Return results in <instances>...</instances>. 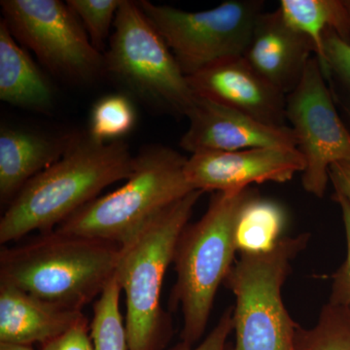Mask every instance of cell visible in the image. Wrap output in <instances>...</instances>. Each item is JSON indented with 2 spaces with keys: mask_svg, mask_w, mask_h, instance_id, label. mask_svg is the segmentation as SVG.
<instances>
[{
  "mask_svg": "<svg viewBox=\"0 0 350 350\" xmlns=\"http://www.w3.org/2000/svg\"><path fill=\"white\" fill-rule=\"evenodd\" d=\"M135 158L122 140L103 142L89 131L79 133L68 151L27 182L8 204L0 220V243H12L33 231H54L103 189L126 180Z\"/></svg>",
  "mask_w": 350,
  "mask_h": 350,
  "instance_id": "6da1fadb",
  "label": "cell"
},
{
  "mask_svg": "<svg viewBox=\"0 0 350 350\" xmlns=\"http://www.w3.org/2000/svg\"><path fill=\"white\" fill-rule=\"evenodd\" d=\"M119 255L117 244L56 230L42 232L21 245L2 246L0 283L83 310L114 278Z\"/></svg>",
  "mask_w": 350,
  "mask_h": 350,
  "instance_id": "7a4b0ae2",
  "label": "cell"
},
{
  "mask_svg": "<svg viewBox=\"0 0 350 350\" xmlns=\"http://www.w3.org/2000/svg\"><path fill=\"white\" fill-rule=\"evenodd\" d=\"M258 194L252 187L214 193L204 216L188 223L177 239L172 259L176 282L170 310L180 308L181 342L195 345L204 336L218 288L234 264L239 216Z\"/></svg>",
  "mask_w": 350,
  "mask_h": 350,
  "instance_id": "3957f363",
  "label": "cell"
},
{
  "mask_svg": "<svg viewBox=\"0 0 350 350\" xmlns=\"http://www.w3.org/2000/svg\"><path fill=\"white\" fill-rule=\"evenodd\" d=\"M204 193L193 191L163 209L120 246L115 278L125 294L129 350H162L170 340L172 319L161 300L163 280L177 239Z\"/></svg>",
  "mask_w": 350,
  "mask_h": 350,
  "instance_id": "277c9868",
  "label": "cell"
},
{
  "mask_svg": "<svg viewBox=\"0 0 350 350\" xmlns=\"http://www.w3.org/2000/svg\"><path fill=\"white\" fill-rule=\"evenodd\" d=\"M187 161L163 145L144 147L122 187L92 200L56 231L124 245L161 211L195 191L186 177Z\"/></svg>",
  "mask_w": 350,
  "mask_h": 350,
  "instance_id": "5b68a950",
  "label": "cell"
},
{
  "mask_svg": "<svg viewBox=\"0 0 350 350\" xmlns=\"http://www.w3.org/2000/svg\"><path fill=\"white\" fill-rule=\"evenodd\" d=\"M310 238L308 232L282 237L269 252L241 253L234 262L223 283L236 297L232 350H297L300 324L288 313L282 291Z\"/></svg>",
  "mask_w": 350,
  "mask_h": 350,
  "instance_id": "8992f818",
  "label": "cell"
},
{
  "mask_svg": "<svg viewBox=\"0 0 350 350\" xmlns=\"http://www.w3.org/2000/svg\"><path fill=\"white\" fill-rule=\"evenodd\" d=\"M105 56V75L152 109L187 116L197 94L137 1L122 0Z\"/></svg>",
  "mask_w": 350,
  "mask_h": 350,
  "instance_id": "52a82bcc",
  "label": "cell"
},
{
  "mask_svg": "<svg viewBox=\"0 0 350 350\" xmlns=\"http://www.w3.org/2000/svg\"><path fill=\"white\" fill-rule=\"evenodd\" d=\"M137 2L186 77L243 57L265 6L261 0H228L209 10L188 12L147 0Z\"/></svg>",
  "mask_w": 350,
  "mask_h": 350,
  "instance_id": "ba28073f",
  "label": "cell"
},
{
  "mask_svg": "<svg viewBox=\"0 0 350 350\" xmlns=\"http://www.w3.org/2000/svg\"><path fill=\"white\" fill-rule=\"evenodd\" d=\"M0 6L14 38L57 77L81 85L105 75V56L68 4L59 0H2Z\"/></svg>",
  "mask_w": 350,
  "mask_h": 350,
  "instance_id": "9c48e42d",
  "label": "cell"
},
{
  "mask_svg": "<svg viewBox=\"0 0 350 350\" xmlns=\"http://www.w3.org/2000/svg\"><path fill=\"white\" fill-rule=\"evenodd\" d=\"M286 120L305 159L301 184L315 197L325 195L333 163L350 162V131L338 107L317 57L306 64L298 86L286 96Z\"/></svg>",
  "mask_w": 350,
  "mask_h": 350,
  "instance_id": "30bf717a",
  "label": "cell"
},
{
  "mask_svg": "<svg viewBox=\"0 0 350 350\" xmlns=\"http://www.w3.org/2000/svg\"><path fill=\"white\" fill-rule=\"evenodd\" d=\"M305 167V159L298 149L264 147L193 154L188 158L185 174L194 190L230 192L254 183H284Z\"/></svg>",
  "mask_w": 350,
  "mask_h": 350,
  "instance_id": "8fae6325",
  "label": "cell"
},
{
  "mask_svg": "<svg viewBox=\"0 0 350 350\" xmlns=\"http://www.w3.org/2000/svg\"><path fill=\"white\" fill-rule=\"evenodd\" d=\"M188 130L179 145L183 150L234 152L264 147L297 148V138L290 126L266 125L247 115L197 96L187 114Z\"/></svg>",
  "mask_w": 350,
  "mask_h": 350,
  "instance_id": "7c38bea8",
  "label": "cell"
},
{
  "mask_svg": "<svg viewBox=\"0 0 350 350\" xmlns=\"http://www.w3.org/2000/svg\"><path fill=\"white\" fill-rule=\"evenodd\" d=\"M187 79L197 96L266 125L286 126V94L258 75L243 57L213 64Z\"/></svg>",
  "mask_w": 350,
  "mask_h": 350,
  "instance_id": "4fadbf2b",
  "label": "cell"
},
{
  "mask_svg": "<svg viewBox=\"0 0 350 350\" xmlns=\"http://www.w3.org/2000/svg\"><path fill=\"white\" fill-rule=\"evenodd\" d=\"M312 54V40L288 24L278 9L260 16L243 57L258 75L287 96L298 86Z\"/></svg>",
  "mask_w": 350,
  "mask_h": 350,
  "instance_id": "5bb4252c",
  "label": "cell"
},
{
  "mask_svg": "<svg viewBox=\"0 0 350 350\" xmlns=\"http://www.w3.org/2000/svg\"><path fill=\"white\" fill-rule=\"evenodd\" d=\"M79 133L53 135L2 125L0 130V200L9 204L36 175L57 163Z\"/></svg>",
  "mask_w": 350,
  "mask_h": 350,
  "instance_id": "9a60e30c",
  "label": "cell"
},
{
  "mask_svg": "<svg viewBox=\"0 0 350 350\" xmlns=\"http://www.w3.org/2000/svg\"><path fill=\"white\" fill-rule=\"evenodd\" d=\"M82 310L42 300L0 283V342L43 345L85 319Z\"/></svg>",
  "mask_w": 350,
  "mask_h": 350,
  "instance_id": "2e32d148",
  "label": "cell"
},
{
  "mask_svg": "<svg viewBox=\"0 0 350 350\" xmlns=\"http://www.w3.org/2000/svg\"><path fill=\"white\" fill-rule=\"evenodd\" d=\"M0 100L36 112L54 107V87L33 59L0 21Z\"/></svg>",
  "mask_w": 350,
  "mask_h": 350,
  "instance_id": "e0dca14e",
  "label": "cell"
},
{
  "mask_svg": "<svg viewBox=\"0 0 350 350\" xmlns=\"http://www.w3.org/2000/svg\"><path fill=\"white\" fill-rule=\"evenodd\" d=\"M278 10L288 24L312 40L319 63L327 31L350 43V15L342 0H282Z\"/></svg>",
  "mask_w": 350,
  "mask_h": 350,
  "instance_id": "ac0fdd59",
  "label": "cell"
},
{
  "mask_svg": "<svg viewBox=\"0 0 350 350\" xmlns=\"http://www.w3.org/2000/svg\"><path fill=\"white\" fill-rule=\"evenodd\" d=\"M286 225V213L278 202L260 194L244 206L236 231L239 253H266L275 248Z\"/></svg>",
  "mask_w": 350,
  "mask_h": 350,
  "instance_id": "d6986e66",
  "label": "cell"
},
{
  "mask_svg": "<svg viewBox=\"0 0 350 350\" xmlns=\"http://www.w3.org/2000/svg\"><path fill=\"white\" fill-rule=\"evenodd\" d=\"M121 288L112 278L94 304L90 334L94 350H129L125 319L120 312Z\"/></svg>",
  "mask_w": 350,
  "mask_h": 350,
  "instance_id": "ffe728a7",
  "label": "cell"
},
{
  "mask_svg": "<svg viewBox=\"0 0 350 350\" xmlns=\"http://www.w3.org/2000/svg\"><path fill=\"white\" fill-rule=\"evenodd\" d=\"M297 350H350V308L327 303L312 328L298 327Z\"/></svg>",
  "mask_w": 350,
  "mask_h": 350,
  "instance_id": "44dd1931",
  "label": "cell"
},
{
  "mask_svg": "<svg viewBox=\"0 0 350 350\" xmlns=\"http://www.w3.org/2000/svg\"><path fill=\"white\" fill-rule=\"evenodd\" d=\"M320 64L336 105L342 110L345 124L350 131V43L336 32L327 31Z\"/></svg>",
  "mask_w": 350,
  "mask_h": 350,
  "instance_id": "7402d4cb",
  "label": "cell"
},
{
  "mask_svg": "<svg viewBox=\"0 0 350 350\" xmlns=\"http://www.w3.org/2000/svg\"><path fill=\"white\" fill-rule=\"evenodd\" d=\"M137 113L126 94L103 96L92 109L89 133L103 142H115L133 130Z\"/></svg>",
  "mask_w": 350,
  "mask_h": 350,
  "instance_id": "603a6c76",
  "label": "cell"
},
{
  "mask_svg": "<svg viewBox=\"0 0 350 350\" xmlns=\"http://www.w3.org/2000/svg\"><path fill=\"white\" fill-rule=\"evenodd\" d=\"M122 0H68L66 4L77 16L92 44L103 52L109 38Z\"/></svg>",
  "mask_w": 350,
  "mask_h": 350,
  "instance_id": "cb8c5ba5",
  "label": "cell"
},
{
  "mask_svg": "<svg viewBox=\"0 0 350 350\" xmlns=\"http://www.w3.org/2000/svg\"><path fill=\"white\" fill-rule=\"evenodd\" d=\"M333 200L342 209L347 236V253L344 264L334 273L329 304L350 308V202L344 196L335 193Z\"/></svg>",
  "mask_w": 350,
  "mask_h": 350,
  "instance_id": "d4e9b609",
  "label": "cell"
},
{
  "mask_svg": "<svg viewBox=\"0 0 350 350\" xmlns=\"http://www.w3.org/2000/svg\"><path fill=\"white\" fill-rule=\"evenodd\" d=\"M234 306L228 308L207 337L197 347L180 342L169 350H226L230 334L234 331Z\"/></svg>",
  "mask_w": 350,
  "mask_h": 350,
  "instance_id": "484cf974",
  "label": "cell"
},
{
  "mask_svg": "<svg viewBox=\"0 0 350 350\" xmlns=\"http://www.w3.org/2000/svg\"><path fill=\"white\" fill-rule=\"evenodd\" d=\"M40 350H94L87 317L59 337L41 345Z\"/></svg>",
  "mask_w": 350,
  "mask_h": 350,
  "instance_id": "4316f807",
  "label": "cell"
},
{
  "mask_svg": "<svg viewBox=\"0 0 350 350\" xmlns=\"http://www.w3.org/2000/svg\"><path fill=\"white\" fill-rule=\"evenodd\" d=\"M329 178L336 193L344 196L350 202V162L333 163L329 170Z\"/></svg>",
  "mask_w": 350,
  "mask_h": 350,
  "instance_id": "83f0119b",
  "label": "cell"
},
{
  "mask_svg": "<svg viewBox=\"0 0 350 350\" xmlns=\"http://www.w3.org/2000/svg\"><path fill=\"white\" fill-rule=\"evenodd\" d=\"M0 350H33L31 345L1 344L0 342Z\"/></svg>",
  "mask_w": 350,
  "mask_h": 350,
  "instance_id": "f1b7e54d",
  "label": "cell"
},
{
  "mask_svg": "<svg viewBox=\"0 0 350 350\" xmlns=\"http://www.w3.org/2000/svg\"><path fill=\"white\" fill-rule=\"evenodd\" d=\"M342 2H344V5L350 15V0H342Z\"/></svg>",
  "mask_w": 350,
  "mask_h": 350,
  "instance_id": "f546056e",
  "label": "cell"
}]
</instances>
